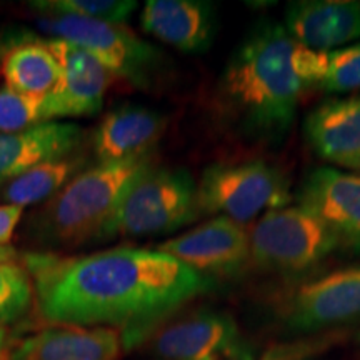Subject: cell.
Listing matches in <instances>:
<instances>
[{
    "mask_svg": "<svg viewBox=\"0 0 360 360\" xmlns=\"http://www.w3.org/2000/svg\"><path fill=\"white\" fill-rule=\"evenodd\" d=\"M24 264L42 319L57 326L120 327L125 349L214 287V278L164 252L132 247L87 255L29 252Z\"/></svg>",
    "mask_w": 360,
    "mask_h": 360,
    "instance_id": "1",
    "label": "cell"
},
{
    "mask_svg": "<svg viewBox=\"0 0 360 360\" xmlns=\"http://www.w3.org/2000/svg\"><path fill=\"white\" fill-rule=\"evenodd\" d=\"M297 44L282 25L259 22L225 67L224 107L252 137L278 141L289 130L305 89L295 67Z\"/></svg>",
    "mask_w": 360,
    "mask_h": 360,
    "instance_id": "2",
    "label": "cell"
},
{
    "mask_svg": "<svg viewBox=\"0 0 360 360\" xmlns=\"http://www.w3.org/2000/svg\"><path fill=\"white\" fill-rule=\"evenodd\" d=\"M152 165V154H142L98 162L82 170L35 215L34 236L57 245H80L101 238L125 193Z\"/></svg>",
    "mask_w": 360,
    "mask_h": 360,
    "instance_id": "3",
    "label": "cell"
},
{
    "mask_svg": "<svg viewBox=\"0 0 360 360\" xmlns=\"http://www.w3.org/2000/svg\"><path fill=\"white\" fill-rule=\"evenodd\" d=\"M199 215L197 184L186 169L152 165L129 188L101 240L114 237L142 238L179 231Z\"/></svg>",
    "mask_w": 360,
    "mask_h": 360,
    "instance_id": "4",
    "label": "cell"
},
{
    "mask_svg": "<svg viewBox=\"0 0 360 360\" xmlns=\"http://www.w3.org/2000/svg\"><path fill=\"white\" fill-rule=\"evenodd\" d=\"M290 200L289 179L260 160L210 165L197 184L199 215L227 217L240 225Z\"/></svg>",
    "mask_w": 360,
    "mask_h": 360,
    "instance_id": "5",
    "label": "cell"
},
{
    "mask_svg": "<svg viewBox=\"0 0 360 360\" xmlns=\"http://www.w3.org/2000/svg\"><path fill=\"white\" fill-rule=\"evenodd\" d=\"M249 236L252 262L283 274L305 272L340 245L330 229L300 205L265 212Z\"/></svg>",
    "mask_w": 360,
    "mask_h": 360,
    "instance_id": "6",
    "label": "cell"
},
{
    "mask_svg": "<svg viewBox=\"0 0 360 360\" xmlns=\"http://www.w3.org/2000/svg\"><path fill=\"white\" fill-rule=\"evenodd\" d=\"M52 39H62L84 49L114 75L132 82L146 77L159 62V52L124 25L82 19L70 13H49L39 20Z\"/></svg>",
    "mask_w": 360,
    "mask_h": 360,
    "instance_id": "7",
    "label": "cell"
},
{
    "mask_svg": "<svg viewBox=\"0 0 360 360\" xmlns=\"http://www.w3.org/2000/svg\"><path fill=\"white\" fill-rule=\"evenodd\" d=\"M160 360H254V354L229 314L200 310L170 323L155 337Z\"/></svg>",
    "mask_w": 360,
    "mask_h": 360,
    "instance_id": "8",
    "label": "cell"
},
{
    "mask_svg": "<svg viewBox=\"0 0 360 360\" xmlns=\"http://www.w3.org/2000/svg\"><path fill=\"white\" fill-rule=\"evenodd\" d=\"M44 44L62 69L58 87L42 101L44 122L97 114L114 74L96 57L67 40L47 39Z\"/></svg>",
    "mask_w": 360,
    "mask_h": 360,
    "instance_id": "9",
    "label": "cell"
},
{
    "mask_svg": "<svg viewBox=\"0 0 360 360\" xmlns=\"http://www.w3.org/2000/svg\"><path fill=\"white\" fill-rule=\"evenodd\" d=\"M159 250L210 278L240 272L252 260L250 236L244 225L227 217H215L169 238Z\"/></svg>",
    "mask_w": 360,
    "mask_h": 360,
    "instance_id": "10",
    "label": "cell"
},
{
    "mask_svg": "<svg viewBox=\"0 0 360 360\" xmlns=\"http://www.w3.org/2000/svg\"><path fill=\"white\" fill-rule=\"evenodd\" d=\"M360 317V265L335 270L307 282L285 310L292 332H317Z\"/></svg>",
    "mask_w": 360,
    "mask_h": 360,
    "instance_id": "11",
    "label": "cell"
},
{
    "mask_svg": "<svg viewBox=\"0 0 360 360\" xmlns=\"http://www.w3.org/2000/svg\"><path fill=\"white\" fill-rule=\"evenodd\" d=\"M297 199L330 229L340 245L360 250V174L317 169L300 187Z\"/></svg>",
    "mask_w": 360,
    "mask_h": 360,
    "instance_id": "12",
    "label": "cell"
},
{
    "mask_svg": "<svg viewBox=\"0 0 360 360\" xmlns=\"http://www.w3.org/2000/svg\"><path fill=\"white\" fill-rule=\"evenodd\" d=\"M283 29L295 44L321 52L360 37V0H302L285 8Z\"/></svg>",
    "mask_w": 360,
    "mask_h": 360,
    "instance_id": "13",
    "label": "cell"
},
{
    "mask_svg": "<svg viewBox=\"0 0 360 360\" xmlns=\"http://www.w3.org/2000/svg\"><path fill=\"white\" fill-rule=\"evenodd\" d=\"M84 130L70 122H40L12 134H0V187L45 162L75 155Z\"/></svg>",
    "mask_w": 360,
    "mask_h": 360,
    "instance_id": "14",
    "label": "cell"
},
{
    "mask_svg": "<svg viewBox=\"0 0 360 360\" xmlns=\"http://www.w3.org/2000/svg\"><path fill=\"white\" fill-rule=\"evenodd\" d=\"M122 347L117 328L57 326L22 339L11 360H119Z\"/></svg>",
    "mask_w": 360,
    "mask_h": 360,
    "instance_id": "15",
    "label": "cell"
},
{
    "mask_svg": "<svg viewBox=\"0 0 360 360\" xmlns=\"http://www.w3.org/2000/svg\"><path fill=\"white\" fill-rule=\"evenodd\" d=\"M304 130L321 159L355 169L360 162V97L321 103L305 119Z\"/></svg>",
    "mask_w": 360,
    "mask_h": 360,
    "instance_id": "16",
    "label": "cell"
},
{
    "mask_svg": "<svg viewBox=\"0 0 360 360\" xmlns=\"http://www.w3.org/2000/svg\"><path fill=\"white\" fill-rule=\"evenodd\" d=\"M141 25L180 52H202L212 42L214 8L199 0H148Z\"/></svg>",
    "mask_w": 360,
    "mask_h": 360,
    "instance_id": "17",
    "label": "cell"
},
{
    "mask_svg": "<svg viewBox=\"0 0 360 360\" xmlns=\"http://www.w3.org/2000/svg\"><path fill=\"white\" fill-rule=\"evenodd\" d=\"M165 130L159 112L141 105H122L110 110L97 125L92 137L98 162H119L150 154Z\"/></svg>",
    "mask_w": 360,
    "mask_h": 360,
    "instance_id": "18",
    "label": "cell"
},
{
    "mask_svg": "<svg viewBox=\"0 0 360 360\" xmlns=\"http://www.w3.org/2000/svg\"><path fill=\"white\" fill-rule=\"evenodd\" d=\"M8 89L30 98L44 101L58 87L62 69L44 40L13 45L2 62Z\"/></svg>",
    "mask_w": 360,
    "mask_h": 360,
    "instance_id": "19",
    "label": "cell"
},
{
    "mask_svg": "<svg viewBox=\"0 0 360 360\" xmlns=\"http://www.w3.org/2000/svg\"><path fill=\"white\" fill-rule=\"evenodd\" d=\"M82 164V159L74 155L60 160L45 162L6 184L2 187V199L8 205H17L22 209L39 204V202L51 200L77 175V170H80Z\"/></svg>",
    "mask_w": 360,
    "mask_h": 360,
    "instance_id": "20",
    "label": "cell"
},
{
    "mask_svg": "<svg viewBox=\"0 0 360 360\" xmlns=\"http://www.w3.org/2000/svg\"><path fill=\"white\" fill-rule=\"evenodd\" d=\"M30 6L42 15L70 13L82 19L124 25L130 13L137 7V2H132V0H40V2H30Z\"/></svg>",
    "mask_w": 360,
    "mask_h": 360,
    "instance_id": "21",
    "label": "cell"
},
{
    "mask_svg": "<svg viewBox=\"0 0 360 360\" xmlns=\"http://www.w3.org/2000/svg\"><path fill=\"white\" fill-rule=\"evenodd\" d=\"M32 299L29 272L17 262H0V327L24 317Z\"/></svg>",
    "mask_w": 360,
    "mask_h": 360,
    "instance_id": "22",
    "label": "cell"
},
{
    "mask_svg": "<svg viewBox=\"0 0 360 360\" xmlns=\"http://www.w3.org/2000/svg\"><path fill=\"white\" fill-rule=\"evenodd\" d=\"M317 87L330 94L360 89V42L327 52V67Z\"/></svg>",
    "mask_w": 360,
    "mask_h": 360,
    "instance_id": "23",
    "label": "cell"
},
{
    "mask_svg": "<svg viewBox=\"0 0 360 360\" xmlns=\"http://www.w3.org/2000/svg\"><path fill=\"white\" fill-rule=\"evenodd\" d=\"M44 122L42 101L30 98L15 90L0 89V134H12Z\"/></svg>",
    "mask_w": 360,
    "mask_h": 360,
    "instance_id": "24",
    "label": "cell"
},
{
    "mask_svg": "<svg viewBox=\"0 0 360 360\" xmlns=\"http://www.w3.org/2000/svg\"><path fill=\"white\" fill-rule=\"evenodd\" d=\"M24 209L17 205H0V247L8 245L12 240L13 232L22 219Z\"/></svg>",
    "mask_w": 360,
    "mask_h": 360,
    "instance_id": "25",
    "label": "cell"
},
{
    "mask_svg": "<svg viewBox=\"0 0 360 360\" xmlns=\"http://www.w3.org/2000/svg\"><path fill=\"white\" fill-rule=\"evenodd\" d=\"M17 259V252L13 247L6 245L0 247V262H15Z\"/></svg>",
    "mask_w": 360,
    "mask_h": 360,
    "instance_id": "26",
    "label": "cell"
},
{
    "mask_svg": "<svg viewBox=\"0 0 360 360\" xmlns=\"http://www.w3.org/2000/svg\"><path fill=\"white\" fill-rule=\"evenodd\" d=\"M4 345H6V330H4V327H0V355H2Z\"/></svg>",
    "mask_w": 360,
    "mask_h": 360,
    "instance_id": "27",
    "label": "cell"
},
{
    "mask_svg": "<svg viewBox=\"0 0 360 360\" xmlns=\"http://www.w3.org/2000/svg\"><path fill=\"white\" fill-rule=\"evenodd\" d=\"M355 170H359V172H360V162H359V165H357V167H355Z\"/></svg>",
    "mask_w": 360,
    "mask_h": 360,
    "instance_id": "28",
    "label": "cell"
},
{
    "mask_svg": "<svg viewBox=\"0 0 360 360\" xmlns=\"http://www.w3.org/2000/svg\"><path fill=\"white\" fill-rule=\"evenodd\" d=\"M359 344H360V335H359Z\"/></svg>",
    "mask_w": 360,
    "mask_h": 360,
    "instance_id": "29",
    "label": "cell"
}]
</instances>
